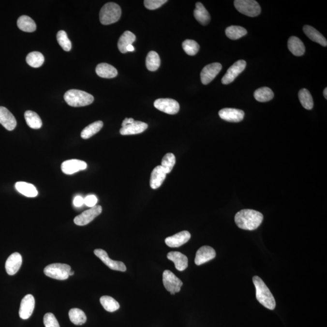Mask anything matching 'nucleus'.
I'll return each instance as SVG.
<instances>
[{"label":"nucleus","mask_w":327,"mask_h":327,"mask_svg":"<svg viewBox=\"0 0 327 327\" xmlns=\"http://www.w3.org/2000/svg\"><path fill=\"white\" fill-rule=\"evenodd\" d=\"M263 214L251 209H244L236 214L235 221L238 227L243 230H254L263 223Z\"/></svg>","instance_id":"nucleus-1"},{"label":"nucleus","mask_w":327,"mask_h":327,"mask_svg":"<svg viewBox=\"0 0 327 327\" xmlns=\"http://www.w3.org/2000/svg\"><path fill=\"white\" fill-rule=\"evenodd\" d=\"M253 282L256 288V299L259 302L267 309L271 310L275 309L276 307L275 297L262 279L258 276H254Z\"/></svg>","instance_id":"nucleus-2"},{"label":"nucleus","mask_w":327,"mask_h":327,"mask_svg":"<svg viewBox=\"0 0 327 327\" xmlns=\"http://www.w3.org/2000/svg\"><path fill=\"white\" fill-rule=\"evenodd\" d=\"M64 100L70 106L78 107L89 105L93 102L94 98L85 91L71 89L64 94Z\"/></svg>","instance_id":"nucleus-3"},{"label":"nucleus","mask_w":327,"mask_h":327,"mask_svg":"<svg viewBox=\"0 0 327 327\" xmlns=\"http://www.w3.org/2000/svg\"><path fill=\"white\" fill-rule=\"evenodd\" d=\"M121 9L115 3H108L103 6L100 13V22L104 25L117 22L121 18Z\"/></svg>","instance_id":"nucleus-4"},{"label":"nucleus","mask_w":327,"mask_h":327,"mask_svg":"<svg viewBox=\"0 0 327 327\" xmlns=\"http://www.w3.org/2000/svg\"><path fill=\"white\" fill-rule=\"evenodd\" d=\"M71 268L67 264L55 263L45 267L44 273L48 277L57 280H66L69 276Z\"/></svg>","instance_id":"nucleus-5"},{"label":"nucleus","mask_w":327,"mask_h":327,"mask_svg":"<svg viewBox=\"0 0 327 327\" xmlns=\"http://www.w3.org/2000/svg\"><path fill=\"white\" fill-rule=\"evenodd\" d=\"M234 5L240 13L251 17H254L261 13V7L254 0H235Z\"/></svg>","instance_id":"nucleus-6"},{"label":"nucleus","mask_w":327,"mask_h":327,"mask_svg":"<svg viewBox=\"0 0 327 327\" xmlns=\"http://www.w3.org/2000/svg\"><path fill=\"white\" fill-rule=\"evenodd\" d=\"M163 282L165 289L174 295L181 290L183 285L182 281L170 270H165L163 275Z\"/></svg>","instance_id":"nucleus-7"},{"label":"nucleus","mask_w":327,"mask_h":327,"mask_svg":"<svg viewBox=\"0 0 327 327\" xmlns=\"http://www.w3.org/2000/svg\"><path fill=\"white\" fill-rule=\"evenodd\" d=\"M154 106L161 112L169 115L177 114L179 110V103L170 98H160L154 102Z\"/></svg>","instance_id":"nucleus-8"},{"label":"nucleus","mask_w":327,"mask_h":327,"mask_svg":"<svg viewBox=\"0 0 327 327\" xmlns=\"http://www.w3.org/2000/svg\"><path fill=\"white\" fill-rule=\"evenodd\" d=\"M102 212V207L95 206L84 211L74 219V223L80 226L86 225L92 222L95 218Z\"/></svg>","instance_id":"nucleus-9"},{"label":"nucleus","mask_w":327,"mask_h":327,"mask_svg":"<svg viewBox=\"0 0 327 327\" xmlns=\"http://www.w3.org/2000/svg\"><path fill=\"white\" fill-rule=\"evenodd\" d=\"M246 65V62L244 60H239V61L235 62L227 70V73L223 76L222 78L223 85H229V84L232 83L237 78L238 76L244 71Z\"/></svg>","instance_id":"nucleus-10"},{"label":"nucleus","mask_w":327,"mask_h":327,"mask_svg":"<svg viewBox=\"0 0 327 327\" xmlns=\"http://www.w3.org/2000/svg\"><path fill=\"white\" fill-rule=\"evenodd\" d=\"M221 69H222V65L219 62H214V63L207 65L201 71L202 83L204 85H208L218 75Z\"/></svg>","instance_id":"nucleus-11"},{"label":"nucleus","mask_w":327,"mask_h":327,"mask_svg":"<svg viewBox=\"0 0 327 327\" xmlns=\"http://www.w3.org/2000/svg\"><path fill=\"white\" fill-rule=\"evenodd\" d=\"M94 253L103 261V263H104L112 270L122 271V272L126 271V267L122 262L112 260L104 250L96 249L94 251Z\"/></svg>","instance_id":"nucleus-12"},{"label":"nucleus","mask_w":327,"mask_h":327,"mask_svg":"<svg viewBox=\"0 0 327 327\" xmlns=\"http://www.w3.org/2000/svg\"><path fill=\"white\" fill-rule=\"evenodd\" d=\"M35 299L32 295H26L21 300L19 315L22 319H28L32 314L35 308Z\"/></svg>","instance_id":"nucleus-13"},{"label":"nucleus","mask_w":327,"mask_h":327,"mask_svg":"<svg viewBox=\"0 0 327 327\" xmlns=\"http://www.w3.org/2000/svg\"><path fill=\"white\" fill-rule=\"evenodd\" d=\"M244 112L242 110L225 108L219 112L221 119L231 122H239L242 121L244 117Z\"/></svg>","instance_id":"nucleus-14"},{"label":"nucleus","mask_w":327,"mask_h":327,"mask_svg":"<svg viewBox=\"0 0 327 327\" xmlns=\"http://www.w3.org/2000/svg\"><path fill=\"white\" fill-rule=\"evenodd\" d=\"M87 164L85 161L78 160H71L64 161L61 164V170L64 174L72 175L74 173L85 170Z\"/></svg>","instance_id":"nucleus-15"},{"label":"nucleus","mask_w":327,"mask_h":327,"mask_svg":"<svg viewBox=\"0 0 327 327\" xmlns=\"http://www.w3.org/2000/svg\"><path fill=\"white\" fill-rule=\"evenodd\" d=\"M191 235L188 231H182L165 239V244L172 248L181 247L191 239Z\"/></svg>","instance_id":"nucleus-16"},{"label":"nucleus","mask_w":327,"mask_h":327,"mask_svg":"<svg viewBox=\"0 0 327 327\" xmlns=\"http://www.w3.org/2000/svg\"><path fill=\"white\" fill-rule=\"evenodd\" d=\"M216 252L212 247L210 246L201 247L196 252L194 263L196 265L201 266L202 264L208 263L215 258Z\"/></svg>","instance_id":"nucleus-17"},{"label":"nucleus","mask_w":327,"mask_h":327,"mask_svg":"<svg viewBox=\"0 0 327 327\" xmlns=\"http://www.w3.org/2000/svg\"><path fill=\"white\" fill-rule=\"evenodd\" d=\"M22 256L17 252L12 254L6 262V270L9 275H14L20 270L23 263Z\"/></svg>","instance_id":"nucleus-18"},{"label":"nucleus","mask_w":327,"mask_h":327,"mask_svg":"<svg viewBox=\"0 0 327 327\" xmlns=\"http://www.w3.org/2000/svg\"><path fill=\"white\" fill-rule=\"evenodd\" d=\"M0 124L8 131H12L16 126L15 117L6 107L0 106Z\"/></svg>","instance_id":"nucleus-19"},{"label":"nucleus","mask_w":327,"mask_h":327,"mask_svg":"<svg viewBox=\"0 0 327 327\" xmlns=\"http://www.w3.org/2000/svg\"><path fill=\"white\" fill-rule=\"evenodd\" d=\"M148 125L145 122L134 121L131 124H127V126L122 127L119 132L122 135H131L143 133L148 129Z\"/></svg>","instance_id":"nucleus-20"},{"label":"nucleus","mask_w":327,"mask_h":327,"mask_svg":"<svg viewBox=\"0 0 327 327\" xmlns=\"http://www.w3.org/2000/svg\"><path fill=\"white\" fill-rule=\"evenodd\" d=\"M166 172L161 165H158V166L154 168L150 176V186L151 188L156 189L160 187L165 178H166Z\"/></svg>","instance_id":"nucleus-21"},{"label":"nucleus","mask_w":327,"mask_h":327,"mask_svg":"<svg viewBox=\"0 0 327 327\" xmlns=\"http://www.w3.org/2000/svg\"><path fill=\"white\" fill-rule=\"evenodd\" d=\"M167 258L175 264L177 270L181 271L188 267V258L179 252H171L167 254Z\"/></svg>","instance_id":"nucleus-22"},{"label":"nucleus","mask_w":327,"mask_h":327,"mask_svg":"<svg viewBox=\"0 0 327 327\" xmlns=\"http://www.w3.org/2000/svg\"><path fill=\"white\" fill-rule=\"evenodd\" d=\"M303 30H304L305 34L306 35L310 40H312V42L319 43V44L322 45V46H327V41L326 38H325L318 30H317L316 29L312 28V26L306 25L304 26Z\"/></svg>","instance_id":"nucleus-23"},{"label":"nucleus","mask_w":327,"mask_h":327,"mask_svg":"<svg viewBox=\"0 0 327 327\" xmlns=\"http://www.w3.org/2000/svg\"><path fill=\"white\" fill-rule=\"evenodd\" d=\"M288 47L290 51L297 57L302 56L305 51L304 43L297 37H291L289 38L288 41Z\"/></svg>","instance_id":"nucleus-24"},{"label":"nucleus","mask_w":327,"mask_h":327,"mask_svg":"<svg viewBox=\"0 0 327 327\" xmlns=\"http://www.w3.org/2000/svg\"><path fill=\"white\" fill-rule=\"evenodd\" d=\"M194 16L196 20L201 25H208L210 21V15L208 12L207 11L203 4L199 3H196V8L194 11Z\"/></svg>","instance_id":"nucleus-25"},{"label":"nucleus","mask_w":327,"mask_h":327,"mask_svg":"<svg viewBox=\"0 0 327 327\" xmlns=\"http://www.w3.org/2000/svg\"><path fill=\"white\" fill-rule=\"evenodd\" d=\"M96 73L102 78H113L117 76L118 71L112 65L107 63H101L97 66Z\"/></svg>","instance_id":"nucleus-26"},{"label":"nucleus","mask_w":327,"mask_h":327,"mask_svg":"<svg viewBox=\"0 0 327 327\" xmlns=\"http://www.w3.org/2000/svg\"><path fill=\"white\" fill-rule=\"evenodd\" d=\"M15 186L19 193L28 198H34L38 195L37 190L33 184L20 181L16 182Z\"/></svg>","instance_id":"nucleus-27"},{"label":"nucleus","mask_w":327,"mask_h":327,"mask_svg":"<svg viewBox=\"0 0 327 327\" xmlns=\"http://www.w3.org/2000/svg\"><path fill=\"white\" fill-rule=\"evenodd\" d=\"M136 40V36L134 33L130 32V31H126L123 33L121 37H120L118 42V47L119 51L122 54H126L127 52V47L130 45H132Z\"/></svg>","instance_id":"nucleus-28"},{"label":"nucleus","mask_w":327,"mask_h":327,"mask_svg":"<svg viewBox=\"0 0 327 327\" xmlns=\"http://www.w3.org/2000/svg\"><path fill=\"white\" fill-rule=\"evenodd\" d=\"M17 26L20 30L26 32H33L37 29L35 21L30 16H21L17 21Z\"/></svg>","instance_id":"nucleus-29"},{"label":"nucleus","mask_w":327,"mask_h":327,"mask_svg":"<svg viewBox=\"0 0 327 327\" xmlns=\"http://www.w3.org/2000/svg\"><path fill=\"white\" fill-rule=\"evenodd\" d=\"M26 123L33 129H39L42 127L43 122L39 115L35 112L28 110L25 114Z\"/></svg>","instance_id":"nucleus-30"},{"label":"nucleus","mask_w":327,"mask_h":327,"mask_svg":"<svg viewBox=\"0 0 327 327\" xmlns=\"http://www.w3.org/2000/svg\"><path fill=\"white\" fill-rule=\"evenodd\" d=\"M103 127V122L102 121L93 122L83 130L81 134V138L85 139L91 138L98 132H99Z\"/></svg>","instance_id":"nucleus-31"},{"label":"nucleus","mask_w":327,"mask_h":327,"mask_svg":"<svg viewBox=\"0 0 327 327\" xmlns=\"http://www.w3.org/2000/svg\"><path fill=\"white\" fill-rule=\"evenodd\" d=\"M69 316L72 323L76 325V326H81V325L85 324L86 321H87V317H86L85 312L80 309H71L69 311Z\"/></svg>","instance_id":"nucleus-32"},{"label":"nucleus","mask_w":327,"mask_h":327,"mask_svg":"<svg viewBox=\"0 0 327 327\" xmlns=\"http://www.w3.org/2000/svg\"><path fill=\"white\" fill-rule=\"evenodd\" d=\"M146 64L149 71L151 72L157 71L161 64L160 58L158 53L155 51L149 52L146 58Z\"/></svg>","instance_id":"nucleus-33"},{"label":"nucleus","mask_w":327,"mask_h":327,"mask_svg":"<svg viewBox=\"0 0 327 327\" xmlns=\"http://www.w3.org/2000/svg\"><path fill=\"white\" fill-rule=\"evenodd\" d=\"M254 97L259 102H268L273 99L274 93L270 88L263 87L258 89L254 92Z\"/></svg>","instance_id":"nucleus-34"},{"label":"nucleus","mask_w":327,"mask_h":327,"mask_svg":"<svg viewBox=\"0 0 327 327\" xmlns=\"http://www.w3.org/2000/svg\"><path fill=\"white\" fill-rule=\"evenodd\" d=\"M247 31L245 28L238 26H231L226 29L225 34L231 40H238L247 35Z\"/></svg>","instance_id":"nucleus-35"},{"label":"nucleus","mask_w":327,"mask_h":327,"mask_svg":"<svg viewBox=\"0 0 327 327\" xmlns=\"http://www.w3.org/2000/svg\"><path fill=\"white\" fill-rule=\"evenodd\" d=\"M45 61V57L42 53L32 52L28 55L26 62L30 66L38 68L42 66Z\"/></svg>","instance_id":"nucleus-36"},{"label":"nucleus","mask_w":327,"mask_h":327,"mask_svg":"<svg viewBox=\"0 0 327 327\" xmlns=\"http://www.w3.org/2000/svg\"><path fill=\"white\" fill-rule=\"evenodd\" d=\"M299 99L302 106L307 110H312L314 103L311 93L306 89H302L299 92Z\"/></svg>","instance_id":"nucleus-37"},{"label":"nucleus","mask_w":327,"mask_h":327,"mask_svg":"<svg viewBox=\"0 0 327 327\" xmlns=\"http://www.w3.org/2000/svg\"><path fill=\"white\" fill-rule=\"evenodd\" d=\"M100 302L103 308L109 312L117 311L120 307L119 303L109 296H103L100 298Z\"/></svg>","instance_id":"nucleus-38"},{"label":"nucleus","mask_w":327,"mask_h":327,"mask_svg":"<svg viewBox=\"0 0 327 327\" xmlns=\"http://www.w3.org/2000/svg\"><path fill=\"white\" fill-rule=\"evenodd\" d=\"M175 163H176L175 156L172 153H168L164 156L162 162H161V166L163 168V169L168 174L172 172Z\"/></svg>","instance_id":"nucleus-39"},{"label":"nucleus","mask_w":327,"mask_h":327,"mask_svg":"<svg viewBox=\"0 0 327 327\" xmlns=\"http://www.w3.org/2000/svg\"><path fill=\"white\" fill-rule=\"evenodd\" d=\"M182 48L187 55L190 56H194L199 50V45L195 41L186 40L182 43Z\"/></svg>","instance_id":"nucleus-40"},{"label":"nucleus","mask_w":327,"mask_h":327,"mask_svg":"<svg viewBox=\"0 0 327 327\" xmlns=\"http://www.w3.org/2000/svg\"><path fill=\"white\" fill-rule=\"evenodd\" d=\"M58 42H59L60 46L65 51L69 52L72 49V43L71 40L69 39L66 32L64 30H59L57 35Z\"/></svg>","instance_id":"nucleus-41"},{"label":"nucleus","mask_w":327,"mask_h":327,"mask_svg":"<svg viewBox=\"0 0 327 327\" xmlns=\"http://www.w3.org/2000/svg\"><path fill=\"white\" fill-rule=\"evenodd\" d=\"M43 322L45 327H60L56 317L51 312H48L45 315Z\"/></svg>","instance_id":"nucleus-42"},{"label":"nucleus","mask_w":327,"mask_h":327,"mask_svg":"<svg viewBox=\"0 0 327 327\" xmlns=\"http://www.w3.org/2000/svg\"><path fill=\"white\" fill-rule=\"evenodd\" d=\"M167 2V0H145L144 4L146 8L149 10H155V9L160 8Z\"/></svg>","instance_id":"nucleus-43"},{"label":"nucleus","mask_w":327,"mask_h":327,"mask_svg":"<svg viewBox=\"0 0 327 327\" xmlns=\"http://www.w3.org/2000/svg\"><path fill=\"white\" fill-rule=\"evenodd\" d=\"M98 202V199L97 197H96L95 195H89L87 197H86V198H85V205L87 206L88 207H89V208H92L93 207H94L96 206V204H97Z\"/></svg>","instance_id":"nucleus-44"},{"label":"nucleus","mask_w":327,"mask_h":327,"mask_svg":"<svg viewBox=\"0 0 327 327\" xmlns=\"http://www.w3.org/2000/svg\"><path fill=\"white\" fill-rule=\"evenodd\" d=\"M84 204H85V199L81 196H77L74 199V206L77 207V208H79V207L83 206Z\"/></svg>","instance_id":"nucleus-45"},{"label":"nucleus","mask_w":327,"mask_h":327,"mask_svg":"<svg viewBox=\"0 0 327 327\" xmlns=\"http://www.w3.org/2000/svg\"><path fill=\"white\" fill-rule=\"evenodd\" d=\"M134 120L133 119H125L123 122L122 123V127H124L127 126V124H131L132 122H134Z\"/></svg>","instance_id":"nucleus-46"},{"label":"nucleus","mask_w":327,"mask_h":327,"mask_svg":"<svg viewBox=\"0 0 327 327\" xmlns=\"http://www.w3.org/2000/svg\"><path fill=\"white\" fill-rule=\"evenodd\" d=\"M134 47L133 46V45H130L128 47H127V52H134Z\"/></svg>","instance_id":"nucleus-47"},{"label":"nucleus","mask_w":327,"mask_h":327,"mask_svg":"<svg viewBox=\"0 0 327 327\" xmlns=\"http://www.w3.org/2000/svg\"><path fill=\"white\" fill-rule=\"evenodd\" d=\"M324 96L326 99H327V88L325 89L324 90Z\"/></svg>","instance_id":"nucleus-48"},{"label":"nucleus","mask_w":327,"mask_h":327,"mask_svg":"<svg viewBox=\"0 0 327 327\" xmlns=\"http://www.w3.org/2000/svg\"><path fill=\"white\" fill-rule=\"evenodd\" d=\"M74 275V271H69V276H72Z\"/></svg>","instance_id":"nucleus-49"}]
</instances>
